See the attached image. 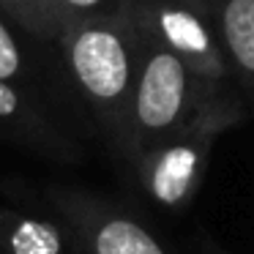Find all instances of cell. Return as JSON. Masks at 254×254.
I'll list each match as a JSON object with an SVG mask.
<instances>
[{
  "label": "cell",
  "instance_id": "obj_3",
  "mask_svg": "<svg viewBox=\"0 0 254 254\" xmlns=\"http://www.w3.org/2000/svg\"><path fill=\"white\" fill-rule=\"evenodd\" d=\"M246 104H208L191 123L131 159L137 186L153 205L164 210H186L205 181L216 139L227 128L246 121Z\"/></svg>",
  "mask_w": 254,
  "mask_h": 254
},
{
  "label": "cell",
  "instance_id": "obj_9",
  "mask_svg": "<svg viewBox=\"0 0 254 254\" xmlns=\"http://www.w3.org/2000/svg\"><path fill=\"white\" fill-rule=\"evenodd\" d=\"M30 44H39V41L19 33L6 17H0V79L41 96L39 90L58 88V79L47 58L41 52H33Z\"/></svg>",
  "mask_w": 254,
  "mask_h": 254
},
{
  "label": "cell",
  "instance_id": "obj_12",
  "mask_svg": "<svg viewBox=\"0 0 254 254\" xmlns=\"http://www.w3.org/2000/svg\"><path fill=\"white\" fill-rule=\"evenodd\" d=\"M181 6H186V8H191L194 14H199V17H205V19H210V14H208V0H178Z\"/></svg>",
  "mask_w": 254,
  "mask_h": 254
},
{
  "label": "cell",
  "instance_id": "obj_8",
  "mask_svg": "<svg viewBox=\"0 0 254 254\" xmlns=\"http://www.w3.org/2000/svg\"><path fill=\"white\" fill-rule=\"evenodd\" d=\"M0 254H74L68 227L55 210L0 205Z\"/></svg>",
  "mask_w": 254,
  "mask_h": 254
},
{
  "label": "cell",
  "instance_id": "obj_11",
  "mask_svg": "<svg viewBox=\"0 0 254 254\" xmlns=\"http://www.w3.org/2000/svg\"><path fill=\"white\" fill-rule=\"evenodd\" d=\"M63 17L68 19H93V17H110L123 8V0H58Z\"/></svg>",
  "mask_w": 254,
  "mask_h": 254
},
{
  "label": "cell",
  "instance_id": "obj_6",
  "mask_svg": "<svg viewBox=\"0 0 254 254\" xmlns=\"http://www.w3.org/2000/svg\"><path fill=\"white\" fill-rule=\"evenodd\" d=\"M47 99L8 85L0 79V137L44 159L74 164L82 156L77 137L66 131L63 123L55 121L44 104Z\"/></svg>",
  "mask_w": 254,
  "mask_h": 254
},
{
  "label": "cell",
  "instance_id": "obj_13",
  "mask_svg": "<svg viewBox=\"0 0 254 254\" xmlns=\"http://www.w3.org/2000/svg\"><path fill=\"white\" fill-rule=\"evenodd\" d=\"M197 254H224V252H221V249L216 246V243H210V241H202V246L197 249Z\"/></svg>",
  "mask_w": 254,
  "mask_h": 254
},
{
  "label": "cell",
  "instance_id": "obj_4",
  "mask_svg": "<svg viewBox=\"0 0 254 254\" xmlns=\"http://www.w3.org/2000/svg\"><path fill=\"white\" fill-rule=\"evenodd\" d=\"M50 208L66 221L74 254H175L137 213L85 189H50Z\"/></svg>",
  "mask_w": 254,
  "mask_h": 254
},
{
  "label": "cell",
  "instance_id": "obj_2",
  "mask_svg": "<svg viewBox=\"0 0 254 254\" xmlns=\"http://www.w3.org/2000/svg\"><path fill=\"white\" fill-rule=\"evenodd\" d=\"M131 22L137 33V77H134V93L121 148V159L126 164L181 131L208 104L221 101L205 90V85L191 74V68L164 41L156 39L134 17ZM224 104H243V101H224Z\"/></svg>",
  "mask_w": 254,
  "mask_h": 254
},
{
  "label": "cell",
  "instance_id": "obj_1",
  "mask_svg": "<svg viewBox=\"0 0 254 254\" xmlns=\"http://www.w3.org/2000/svg\"><path fill=\"white\" fill-rule=\"evenodd\" d=\"M71 88L85 101L110 145L121 153L137 77V33L123 8L110 17L68 19L55 41Z\"/></svg>",
  "mask_w": 254,
  "mask_h": 254
},
{
  "label": "cell",
  "instance_id": "obj_10",
  "mask_svg": "<svg viewBox=\"0 0 254 254\" xmlns=\"http://www.w3.org/2000/svg\"><path fill=\"white\" fill-rule=\"evenodd\" d=\"M0 17L39 44H55L66 25L58 0H0Z\"/></svg>",
  "mask_w": 254,
  "mask_h": 254
},
{
  "label": "cell",
  "instance_id": "obj_7",
  "mask_svg": "<svg viewBox=\"0 0 254 254\" xmlns=\"http://www.w3.org/2000/svg\"><path fill=\"white\" fill-rule=\"evenodd\" d=\"M208 14L241 99L254 110V0H208Z\"/></svg>",
  "mask_w": 254,
  "mask_h": 254
},
{
  "label": "cell",
  "instance_id": "obj_5",
  "mask_svg": "<svg viewBox=\"0 0 254 254\" xmlns=\"http://www.w3.org/2000/svg\"><path fill=\"white\" fill-rule=\"evenodd\" d=\"M126 8L142 28L161 39L191 68V74L213 99L243 101L210 19L194 14L178 0H126Z\"/></svg>",
  "mask_w": 254,
  "mask_h": 254
}]
</instances>
